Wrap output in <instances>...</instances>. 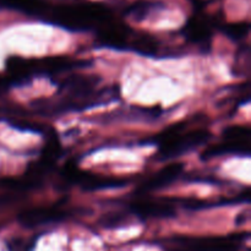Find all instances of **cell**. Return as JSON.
I'll list each match as a JSON object with an SVG mask.
<instances>
[{"label":"cell","instance_id":"7a4b0ae2","mask_svg":"<svg viewBox=\"0 0 251 251\" xmlns=\"http://www.w3.org/2000/svg\"><path fill=\"white\" fill-rule=\"evenodd\" d=\"M91 60H76L68 56H48L43 59H27L10 56L6 60L7 76L15 86L25 85L34 76H51L76 68L91 65Z\"/></svg>","mask_w":251,"mask_h":251},{"label":"cell","instance_id":"6da1fadb","mask_svg":"<svg viewBox=\"0 0 251 251\" xmlns=\"http://www.w3.org/2000/svg\"><path fill=\"white\" fill-rule=\"evenodd\" d=\"M55 82L58 95L53 98H38L31 102L37 114L54 117L68 112H80L118 100L120 95L118 85L100 90V77L96 75L73 74Z\"/></svg>","mask_w":251,"mask_h":251},{"label":"cell","instance_id":"9a60e30c","mask_svg":"<svg viewBox=\"0 0 251 251\" xmlns=\"http://www.w3.org/2000/svg\"><path fill=\"white\" fill-rule=\"evenodd\" d=\"M251 130L249 126L244 125H234L228 126L223 130V140H250Z\"/></svg>","mask_w":251,"mask_h":251},{"label":"cell","instance_id":"2e32d148","mask_svg":"<svg viewBox=\"0 0 251 251\" xmlns=\"http://www.w3.org/2000/svg\"><path fill=\"white\" fill-rule=\"evenodd\" d=\"M36 244V239H25V238H11L6 242L9 251H32Z\"/></svg>","mask_w":251,"mask_h":251},{"label":"cell","instance_id":"ac0fdd59","mask_svg":"<svg viewBox=\"0 0 251 251\" xmlns=\"http://www.w3.org/2000/svg\"><path fill=\"white\" fill-rule=\"evenodd\" d=\"M12 86L15 85L9 76H0V95L5 93L6 91H9Z\"/></svg>","mask_w":251,"mask_h":251},{"label":"cell","instance_id":"5b68a950","mask_svg":"<svg viewBox=\"0 0 251 251\" xmlns=\"http://www.w3.org/2000/svg\"><path fill=\"white\" fill-rule=\"evenodd\" d=\"M211 137H212V134L207 129H202V127L185 132L181 131L176 136L169 137L168 140L158 145V151L154 154L153 158L154 161L158 162L178 158V157L205 145Z\"/></svg>","mask_w":251,"mask_h":251},{"label":"cell","instance_id":"30bf717a","mask_svg":"<svg viewBox=\"0 0 251 251\" xmlns=\"http://www.w3.org/2000/svg\"><path fill=\"white\" fill-rule=\"evenodd\" d=\"M250 156V140H225L221 144L208 146L205 151L201 153V159L215 158V157L225 156Z\"/></svg>","mask_w":251,"mask_h":251},{"label":"cell","instance_id":"5bb4252c","mask_svg":"<svg viewBox=\"0 0 251 251\" xmlns=\"http://www.w3.org/2000/svg\"><path fill=\"white\" fill-rule=\"evenodd\" d=\"M130 217H132L129 212L124 211H115V212L105 213L100 218V225L103 228H118L130 222Z\"/></svg>","mask_w":251,"mask_h":251},{"label":"cell","instance_id":"ba28073f","mask_svg":"<svg viewBox=\"0 0 251 251\" xmlns=\"http://www.w3.org/2000/svg\"><path fill=\"white\" fill-rule=\"evenodd\" d=\"M76 208L65 210V208L58 207V206H50V207H33L28 210H24L17 216V221L22 227L36 228L41 226L50 225V223H58L71 216L76 215Z\"/></svg>","mask_w":251,"mask_h":251},{"label":"cell","instance_id":"4fadbf2b","mask_svg":"<svg viewBox=\"0 0 251 251\" xmlns=\"http://www.w3.org/2000/svg\"><path fill=\"white\" fill-rule=\"evenodd\" d=\"M221 31L229 39L234 42H240L245 39L249 34L250 25L247 21L233 22V24H222L220 27Z\"/></svg>","mask_w":251,"mask_h":251},{"label":"cell","instance_id":"277c9868","mask_svg":"<svg viewBox=\"0 0 251 251\" xmlns=\"http://www.w3.org/2000/svg\"><path fill=\"white\" fill-rule=\"evenodd\" d=\"M61 185L64 188L71 185H78L83 191H98L105 189L123 188L129 183V179L119 176H102V174L91 173L82 171L75 163H68L59 174Z\"/></svg>","mask_w":251,"mask_h":251},{"label":"cell","instance_id":"52a82bcc","mask_svg":"<svg viewBox=\"0 0 251 251\" xmlns=\"http://www.w3.org/2000/svg\"><path fill=\"white\" fill-rule=\"evenodd\" d=\"M178 199H139L127 205V212L132 217L172 218L176 216Z\"/></svg>","mask_w":251,"mask_h":251},{"label":"cell","instance_id":"3957f363","mask_svg":"<svg viewBox=\"0 0 251 251\" xmlns=\"http://www.w3.org/2000/svg\"><path fill=\"white\" fill-rule=\"evenodd\" d=\"M249 233H235L227 237H188L174 235L162 240L166 251H239Z\"/></svg>","mask_w":251,"mask_h":251},{"label":"cell","instance_id":"e0dca14e","mask_svg":"<svg viewBox=\"0 0 251 251\" xmlns=\"http://www.w3.org/2000/svg\"><path fill=\"white\" fill-rule=\"evenodd\" d=\"M24 198L20 191H12V193H6V194H2L0 195V206H4V205H9V203L12 202H17L19 200Z\"/></svg>","mask_w":251,"mask_h":251},{"label":"cell","instance_id":"9c48e42d","mask_svg":"<svg viewBox=\"0 0 251 251\" xmlns=\"http://www.w3.org/2000/svg\"><path fill=\"white\" fill-rule=\"evenodd\" d=\"M184 172L183 163H172L163 167L158 172L153 174L151 178L146 179L144 183L140 185V193H147V191L161 190V189L168 188L169 185L178 180Z\"/></svg>","mask_w":251,"mask_h":251},{"label":"cell","instance_id":"8fae6325","mask_svg":"<svg viewBox=\"0 0 251 251\" xmlns=\"http://www.w3.org/2000/svg\"><path fill=\"white\" fill-rule=\"evenodd\" d=\"M130 50L145 56H158L161 55V43L156 37L146 32H135V36L130 44Z\"/></svg>","mask_w":251,"mask_h":251},{"label":"cell","instance_id":"8992f818","mask_svg":"<svg viewBox=\"0 0 251 251\" xmlns=\"http://www.w3.org/2000/svg\"><path fill=\"white\" fill-rule=\"evenodd\" d=\"M222 24L223 21L221 15L211 16L203 12H196L185 22L181 28V34L189 42L199 46L201 50L207 53L211 50L213 31L216 28H220Z\"/></svg>","mask_w":251,"mask_h":251},{"label":"cell","instance_id":"7c38bea8","mask_svg":"<svg viewBox=\"0 0 251 251\" xmlns=\"http://www.w3.org/2000/svg\"><path fill=\"white\" fill-rule=\"evenodd\" d=\"M163 2L150 1V0H139L132 4L122 7V12L126 16H130L135 21H142L146 19L152 11L157 9H163Z\"/></svg>","mask_w":251,"mask_h":251}]
</instances>
